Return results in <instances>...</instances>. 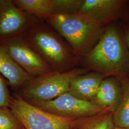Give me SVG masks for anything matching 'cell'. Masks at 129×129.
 <instances>
[{
    "instance_id": "cell-4",
    "label": "cell",
    "mask_w": 129,
    "mask_h": 129,
    "mask_svg": "<svg viewBox=\"0 0 129 129\" xmlns=\"http://www.w3.org/2000/svg\"><path fill=\"white\" fill-rule=\"evenodd\" d=\"M88 72L76 68L67 72L52 71L33 77L19 88L15 94L30 103L51 101L69 92L72 79Z\"/></svg>"
},
{
    "instance_id": "cell-7",
    "label": "cell",
    "mask_w": 129,
    "mask_h": 129,
    "mask_svg": "<svg viewBox=\"0 0 129 129\" xmlns=\"http://www.w3.org/2000/svg\"><path fill=\"white\" fill-rule=\"evenodd\" d=\"M31 104L51 114L69 118L111 113L93 102L78 99L69 92L51 101Z\"/></svg>"
},
{
    "instance_id": "cell-12",
    "label": "cell",
    "mask_w": 129,
    "mask_h": 129,
    "mask_svg": "<svg viewBox=\"0 0 129 129\" xmlns=\"http://www.w3.org/2000/svg\"><path fill=\"white\" fill-rule=\"evenodd\" d=\"M0 73L7 80L10 86L16 91L33 78L15 63L1 44Z\"/></svg>"
},
{
    "instance_id": "cell-2",
    "label": "cell",
    "mask_w": 129,
    "mask_h": 129,
    "mask_svg": "<svg viewBox=\"0 0 129 129\" xmlns=\"http://www.w3.org/2000/svg\"><path fill=\"white\" fill-rule=\"evenodd\" d=\"M23 37L52 71L67 72L79 65L81 59L75 55L69 44L44 21H38Z\"/></svg>"
},
{
    "instance_id": "cell-15",
    "label": "cell",
    "mask_w": 129,
    "mask_h": 129,
    "mask_svg": "<svg viewBox=\"0 0 129 129\" xmlns=\"http://www.w3.org/2000/svg\"><path fill=\"white\" fill-rule=\"evenodd\" d=\"M55 14H75L79 13L84 0H54Z\"/></svg>"
},
{
    "instance_id": "cell-5",
    "label": "cell",
    "mask_w": 129,
    "mask_h": 129,
    "mask_svg": "<svg viewBox=\"0 0 129 129\" xmlns=\"http://www.w3.org/2000/svg\"><path fill=\"white\" fill-rule=\"evenodd\" d=\"M9 108L25 129H72L74 127L73 118L51 114L16 94L11 96Z\"/></svg>"
},
{
    "instance_id": "cell-20",
    "label": "cell",
    "mask_w": 129,
    "mask_h": 129,
    "mask_svg": "<svg viewBox=\"0 0 129 129\" xmlns=\"http://www.w3.org/2000/svg\"><path fill=\"white\" fill-rule=\"evenodd\" d=\"M112 129H129V128H121V127H119L115 126Z\"/></svg>"
},
{
    "instance_id": "cell-10",
    "label": "cell",
    "mask_w": 129,
    "mask_h": 129,
    "mask_svg": "<svg viewBox=\"0 0 129 129\" xmlns=\"http://www.w3.org/2000/svg\"><path fill=\"white\" fill-rule=\"evenodd\" d=\"M122 91V82L114 77L105 78L91 102L113 113L120 104Z\"/></svg>"
},
{
    "instance_id": "cell-18",
    "label": "cell",
    "mask_w": 129,
    "mask_h": 129,
    "mask_svg": "<svg viewBox=\"0 0 129 129\" xmlns=\"http://www.w3.org/2000/svg\"><path fill=\"white\" fill-rule=\"evenodd\" d=\"M7 80L0 73V108H9L11 95Z\"/></svg>"
},
{
    "instance_id": "cell-6",
    "label": "cell",
    "mask_w": 129,
    "mask_h": 129,
    "mask_svg": "<svg viewBox=\"0 0 129 129\" xmlns=\"http://www.w3.org/2000/svg\"><path fill=\"white\" fill-rule=\"evenodd\" d=\"M38 21L16 6L13 0H0V44L23 37Z\"/></svg>"
},
{
    "instance_id": "cell-1",
    "label": "cell",
    "mask_w": 129,
    "mask_h": 129,
    "mask_svg": "<svg viewBox=\"0 0 129 129\" xmlns=\"http://www.w3.org/2000/svg\"><path fill=\"white\" fill-rule=\"evenodd\" d=\"M79 65L105 78L114 77L122 82L129 80V51L122 23L106 26L99 41L81 59Z\"/></svg>"
},
{
    "instance_id": "cell-8",
    "label": "cell",
    "mask_w": 129,
    "mask_h": 129,
    "mask_svg": "<svg viewBox=\"0 0 129 129\" xmlns=\"http://www.w3.org/2000/svg\"><path fill=\"white\" fill-rule=\"evenodd\" d=\"M2 44L15 63L32 77L52 72L49 66L30 46L23 37L5 42Z\"/></svg>"
},
{
    "instance_id": "cell-19",
    "label": "cell",
    "mask_w": 129,
    "mask_h": 129,
    "mask_svg": "<svg viewBox=\"0 0 129 129\" xmlns=\"http://www.w3.org/2000/svg\"><path fill=\"white\" fill-rule=\"evenodd\" d=\"M122 26L125 41L129 51V22L122 23Z\"/></svg>"
},
{
    "instance_id": "cell-13",
    "label": "cell",
    "mask_w": 129,
    "mask_h": 129,
    "mask_svg": "<svg viewBox=\"0 0 129 129\" xmlns=\"http://www.w3.org/2000/svg\"><path fill=\"white\" fill-rule=\"evenodd\" d=\"M13 2L20 9L41 21L45 22L55 14L54 0H13Z\"/></svg>"
},
{
    "instance_id": "cell-16",
    "label": "cell",
    "mask_w": 129,
    "mask_h": 129,
    "mask_svg": "<svg viewBox=\"0 0 129 129\" xmlns=\"http://www.w3.org/2000/svg\"><path fill=\"white\" fill-rule=\"evenodd\" d=\"M115 126L113 113L106 114H100L96 117L85 121L81 129H112Z\"/></svg>"
},
{
    "instance_id": "cell-3",
    "label": "cell",
    "mask_w": 129,
    "mask_h": 129,
    "mask_svg": "<svg viewBox=\"0 0 129 129\" xmlns=\"http://www.w3.org/2000/svg\"><path fill=\"white\" fill-rule=\"evenodd\" d=\"M63 37L75 55L81 59L99 41L106 27L86 14H55L45 21Z\"/></svg>"
},
{
    "instance_id": "cell-14",
    "label": "cell",
    "mask_w": 129,
    "mask_h": 129,
    "mask_svg": "<svg viewBox=\"0 0 129 129\" xmlns=\"http://www.w3.org/2000/svg\"><path fill=\"white\" fill-rule=\"evenodd\" d=\"M115 126L129 128V80L122 82V91L120 104L113 113Z\"/></svg>"
},
{
    "instance_id": "cell-9",
    "label": "cell",
    "mask_w": 129,
    "mask_h": 129,
    "mask_svg": "<svg viewBox=\"0 0 129 129\" xmlns=\"http://www.w3.org/2000/svg\"><path fill=\"white\" fill-rule=\"evenodd\" d=\"M79 13L86 14L107 26L129 22V0H84Z\"/></svg>"
},
{
    "instance_id": "cell-11",
    "label": "cell",
    "mask_w": 129,
    "mask_h": 129,
    "mask_svg": "<svg viewBox=\"0 0 129 129\" xmlns=\"http://www.w3.org/2000/svg\"><path fill=\"white\" fill-rule=\"evenodd\" d=\"M104 78L101 74L92 71L77 76L71 81L69 93L78 99L91 101Z\"/></svg>"
},
{
    "instance_id": "cell-17",
    "label": "cell",
    "mask_w": 129,
    "mask_h": 129,
    "mask_svg": "<svg viewBox=\"0 0 129 129\" xmlns=\"http://www.w3.org/2000/svg\"><path fill=\"white\" fill-rule=\"evenodd\" d=\"M0 129H25L9 108H0Z\"/></svg>"
}]
</instances>
